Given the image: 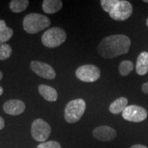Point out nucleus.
I'll return each instance as SVG.
<instances>
[{
  "instance_id": "nucleus-1",
  "label": "nucleus",
  "mask_w": 148,
  "mask_h": 148,
  "mask_svg": "<svg viewBox=\"0 0 148 148\" xmlns=\"http://www.w3.org/2000/svg\"><path fill=\"white\" fill-rule=\"evenodd\" d=\"M131 40L123 34L111 35L105 37L97 47L98 53L102 58H113L129 51Z\"/></svg>"
},
{
  "instance_id": "nucleus-2",
  "label": "nucleus",
  "mask_w": 148,
  "mask_h": 148,
  "mask_svg": "<svg viewBox=\"0 0 148 148\" xmlns=\"http://www.w3.org/2000/svg\"><path fill=\"white\" fill-rule=\"evenodd\" d=\"M51 21L49 17L38 13L27 14L23 18V26L24 30L29 34H36L50 25Z\"/></svg>"
},
{
  "instance_id": "nucleus-3",
  "label": "nucleus",
  "mask_w": 148,
  "mask_h": 148,
  "mask_svg": "<svg viewBox=\"0 0 148 148\" xmlns=\"http://www.w3.org/2000/svg\"><path fill=\"white\" fill-rule=\"evenodd\" d=\"M86 101L82 99L70 101L64 109V119L69 123H76L81 119L86 110Z\"/></svg>"
},
{
  "instance_id": "nucleus-4",
  "label": "nucleus",
  "mask_w": 148,
  "mask_h": 148,
  "mask_svg": "<svg viewBox=\"0 0 148 148\" xmlns=\"http://www.w3.org/2000/svg\"><path fill=\"white\" fill-rule=\"evenodd\" d=\"M66 34L63 29L53 27L47 29L42 35V44L48 48H55L62 45L65 41Z\"/></svg>"
},
{
  "instance_id": "nucleus-5",
  "label": "nucleus",
  "mask_w": 148,
  "mask_h": 148,
  "mask_svg": "<svg viewBox=\"0 0 148 148\" xmlns=\"http://www.w3.org/2000/svg\"><path fill=\"white\" fill-rule=\"evenodd\" d=\"M51 131L50 125L42 119H36L33 121L31 133L34 140L38 142H45L49 138Z\"/></svg>"
},
{
  "instance_id": "nucleus-6",
  "label": "nucleus",
  "mask_w": 148,
  "mask_h": 148,
  "mask_svg": "<svg viewBox=\"0 0 148 148\" xmlns=\"http://www.w3.org/2000/svg\"><path fill=\"white\" fill-rule=\"evenodd\" d=\"M75 75L79 80L85 82H94L100 77V69L93 64H84L78 67Z\"/></svg>"
},
{
  "instance_id": "nucleus-7",
  "label": "nucleus",
  "mask_w": 148,
  "mask_h": 148,
  "mask_svg": "<svg viewBox=\"0 0 148 148\" xmlns=\"http://www.w3.org/2000/svg\"><path fill=\"white\" fill-rule=\"evenodd\" d=\"M132 13V5L130 2L125 0H118L114 8L109 12L112 19L118 21H125Z\"/></svg>"
},
{
  "instance_id": "nucleus-8",
  "label": "nucleus",
  "mask_w": 148,
  "mask_h": 148,
  "mask_svg": "<svg viewBox=\"0 0 148 148\" xmlns=\"http://www.w3.org/2000/svg\"><path fill=\"white\" fill-rule=\"evenodd\" d=\"M147 111L145 108L137 105L127 106L122 112L123 119L134 123L143 121L147 117Z\"/></svg>"
},
{
  "instance_id": "nucleus-9",
  "label": "nucleus",
  "mask_w": 148,
  "mask_h": 148,
  "mask_svg": "<svg viewBox=\"0 0 148 148\" xmlns=\"http://www.w3.org/2000/svg\"><path fill=\"white\" fill-rule=\"evenodd\" d=\"M30 67L38 76L47 79H53L56 77V72L52 66L45 62L33 60L30 62Z\"/></svg>"
},
{
  "instance_id": "nucleus-10",
  "label": "nucleus",
  "mask_w": 148,
  "mask_h": 148,
  "mask_svg": "<svg viewBox=\"0 0 148 148\" xmlns=\"http://www.w3.org/2000/svg\"><path fill=\"white\" fill-rule=\"evenodd\" d=\"M92 135L96 139L100 141H111L116 136V131L108 125H100L92 131Z\"/></svg>"
},
{
  "instance_id": "nucleus-11",
  "label": "nucleus",
  "mask_w": 148,
  "mask_h": 148,
  "mask_svg": "<svg viewBox=\"0 0 148 148\" xmlns=\"http://www.w3.org/2000/svg\"><path fill=\"white\" fill-rule=\"evenodd\" d=\"M3 108L5 113L16 116L23 113L25 110V105L23 101L18 99H10L4 103Z\"/></svg>"
},
{
  "instance_id": "nucleus-12",
  "label": "nucleus",
  "mask_w": 148,
  "mask_h": 148,
  "mask_svg": "<svg viewBox=\"0 0 148 148\" xmlns=\"http://www.w3.org/2000/svg\"><path fill=\"white\" fill-rule=\"evenodd\" d=\"M38 91L40 95L48 101H56L58 99V92L56 90L50 86L45 84H40L38 86Z\"/></svg>"
},
{
  "instance_id": "nucleus-13",
  "label": "nucleus",
  "mask_w": 148,
  "mask_h": 148,
  "mask_svg": "<svg viewBox=\"0 0 148 148\" xmlns=\"http://www.w3.org/2000/svg\"><path fill=\"white\" fill-rule=\"evenodd\" d=\"M136 71L139 75H144L148 72V53L143 51L138 55L136 64Z\"/></svg>"
},
{
  "instance_id": "nucleus-14",
  "label": "nucleus",
  "mask_w": 148,
  "mask_h": 148,
  "mask_svg": "<svg viewBox=\"0 0 148 148\" xmlns=\"http://www.w3.org/2000/svg\"><path fill=\"white\" fill-rule=\"evenodd\" d=\"M62 1L60 0H44L42 8L47 14H54L61 10Z\"/></svg>"
},
{
  "instance_id": "nucleus-15",
  "label": "nucleus",
  "mask_w": 148,
  "mask_h": 148,
  "mask_svg": "<svg viewBox=\"0 0 148 148\" xmlns=\"http://www.w3.org/2000/svg\"><path fill=\"white\" fill-rule=\"evenodd\" d=\"M127 103H128V100L127 98L124 97L117 98L110 105L109 110L111 113L114 114L121 113V112H123L124 109L127 106Z\"/></svg>"
},
{
  "instance_id": "nucleus-16",
  "label": "nucleus",
  "mask_w": 148,
  "mask_h": 148,
  "mask_svg": "<svg viewBox=\"0 0 148 148\" xmlns=\"http://www.w3.org/2000/svg\"><path fill=\"white\" fill-rule=\"evenodd\" d=\"M28 5V0H12L10 2V10L15 13L23 12Z\"/></svg>"
},
{
  "instance_id": "nucleus-17",
  "label": "nucleus",
  "mask_w": 148,
  "mask_h": 148,
  "mask_svg": "<svg viewBox=\"0 0 148 148\" xmlns=\"http://www.w3.org/2000/svg\"><path fill=\"white\" fill-rule=\"evenodd\" d=\"M134 68V64L130 60H123L120 63L119 72L122 76H127L131 73Z\"/></svg>"
},
{
  "instance_id": "nucleus-18",
  "label": "nucleus",
  "mask_w": 148,
  "mask_h": 148,
  "mask_svg": "<svg viewBox=\"0 0 148 148\" xmlns=\"http://www.w3.org/2000/svg\"><path fill=\"white\" fill-rule=\"evenodd\" d=\"M12 49L10 45L6 43L0 44V60L9 58L12 54Z\"/></svg>"
},
{
  "instance_id": "nucleus-19",
  "label": "nucleus",
  "mask_w": 148,
  "mask_h": 148,
  "mask_svg": "<svg viewBox=\"0 0 148 148\" xmlns=\"http://www.w3.org/2000/svg\"><path fill=\"white\" fill-rule=\"evenodd\" d=\"M118 0H101L100 1L102 9L105 12H110L114 6L117 3Z\"/></svg>"
},
{
  "instance_id": "nucleus-20",
  "label": "nucleus",
  "mask_w": 148,
  "mask_h": 148,
  "mask_svg": "<svg viewBox=\"0 0 148 148\" xmlns=\"http://www.w3.org/2000/svg\"><path fill=\"white\" fill-rule=\"evenodd\" d=\"M13 35V30L10 27H7L3 32H0V44H3L10 40Z\"/></svg>"
},
{
  "instance_id": "nucleus-21",
  "label": "nucleus",
  "mask_w": 148,
  "mask_h": 148,
  "mask_svg": "<svg viewBox=\"0 0 148 148\" xmlns=\"http://www.w3.org/2000/svg\"><path fill=\"white\" fill-rule=\"evenodd\" d=\"M36 148H62L60 144L55 140L43 142L37 146Z\"/></svg>"
},
{
  "instance_id": "nucleus-22",
  "label": "nucleus",
  "mask_w": 148,
  "mask_h": 148,
  "mask_svg": "<svg viewBox=\"0 0 148 148\" xmlns=\"http://www.w3.org/2000/svg\"><path fill=\"white\" fill-rule=\"evenodd\" d=\"M7 25L5 22L2 19H0V32H3L7 29Z\"/></svg>"
},
{
  "instance_id": "nucleus-23",
  "label": "nucleus",
  "mask_w": 148,
  "mask_h": 148,
  "mask_svg": "<svg viewBox=\"0 0 148 148\" xmlns=\"http://www.w3.org/2000/svg\"><path fill=\"white\" fill-rule=\"evenodd\" d=\"M141 90L144 93L148 94V82L144 83L141 86Z\"/></svg>"
},
{
  "instance_id": "nucleus-24",
  "label": "nucleus",
  "mask_w": 148,
  "mask_h": 148,
  "mask_svg": "<svg viewBox=\"0 0 148 148\" xmlns=\"http://www.w3.org/2000/svg\"><path fill=\"white\" fill-rule=\"evenodd\" d=\"M5 126V121L4 119L0 116V130H2Z\"/></svg>"
},
{
  "instance_id": "nucleus-25",
  "label": "nucleus",
  "mask_w": 148,
  "mask_h": 148,
  "mask_svg": "<svg viewBox=\"0 0 148 148\" xmlns=\"http://www.w3.org/2000/svg\"><path fill=\"white\" fill-rule=\"evenodd\" d=\"M130 148H148L146 146L143 145H140V144H136V145H134L132 146H131Z\"/></svg>"
},
{
  "instance_id": "nucleus-26",
  "label": "nucleus",
  "mask_w": 148,
  "mask_h": 148,
  "mask_svg": "<svg viewBox=\"0 0 148 148\" xmlns=\"http://www.w3.org/2000/svg\"><path fill=\"white\" fill-rule=\"evenodd\" d=\"M3 92V88L1 87V86H0V96H1V95H2Z\"/></svg>"
},
{
  "instance_id": "nucleus-27",
  "label": "nucleus",
  "mask_w": 148,
  "mask_h": 148,
  "mask_svg": "<svg viewBox=\"0 0 148 148\" xmlns=\"http://www.w3.org/2000/svg\"><path fill=\"white\" fill-rule=\"evenodd\" d=\"M3 78V73L2 72L0 71V81H1V79H2Z\"/></svg>"
},
{
  "instance_id": "nucleus-28",
  "label": "nucleus",
  "mask_w": 148,
  "mask_h": 148,
  "mask_svg": "<svg viewBox=\"0 0 148 148\" xmlns=\"http://www.w3.org/2000/svg\"><path fill=\"white\" fill-rule=\"evenodd\" d=\"M143 1L145 3H148V0H143Z\"/></svg>"
},
{
  "instance_id": "nucleus-29",
  "label": "nucleus",
  "mask_w": 148,
  "mask_h": 148,
  "mask_svg": "<svg viewBox=\"0 0 148 148\" xmlns=\"http://www.w3.org/2000/svg\"><path fill=\"white\" fill-rule=\"evenodd\" d=\"M146 23H147V27H148V18L147 19V21H146Z\"/></svg>"
}]
</instances>
